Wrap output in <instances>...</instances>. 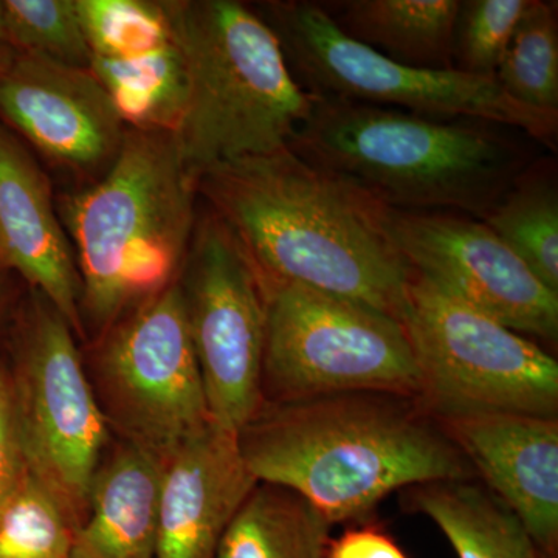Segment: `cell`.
I'll return each mask as SVG.
<instances>
[{
  "label": "cell",
  "instance_id": "cell-1",
  "mask_svg": "<svg viewBox=\"0 0 558 558\" xmlns=\"http://www.w3.org/2000/svg\"><path fill=\"white\" fill-rule=\"evenodd\" d=\"M263 284H300L400 322L411 271L384 208L290 148L223 165L197 180Z\"/></svg>",
  "mask_w": 558,
  "mask_h": 558
},
{
  "label": "cell",
  "instance_id": "cell-2",
  "mask_svg": "<svg viewBox=\"0 0 558 558\" xmlns=\"http://www.w3.org/2000/svg\"><path fill=\"white\" fill-rule=\"evenodd\" d=\"M238 447L258 483L295 492L332 526L363 523L400 488L475 476L416 399L385 392L264 402Z\"/></svg>",
  "mask_w": 558,
  "mask_h": 558
},
{
  "label": "cell",
  "instance_id": "cell-3",
  "mask_svg": "<svg viewBox=\"0 0 558 558\" xmlns=\"http://www.w3.org/2000/svg\"><path fill=\"white\" fill-rule=\"evenodd\" d=\"M509 128L317 98L289 148L385 208L483 219L531 154Z\"/></svg>",
  "mask_w": 558,
  "mask_h": 558
},
{
  "label": "cell",
  "instance_id": "cell-4",
  "mask_svg": "<svg viewBox=\"0 0 558 558\" xmlns=\"http://www.w3.org/2000/svg\"><path fill=\"white\" fill-rule=\"evenodd\" d=\"M196 191L172 132L128 130L102 178L61 196L83 322L102 332L179 281L196 229Z\"/></svg>",
  "mask_w": 558,
  "mask_h": 558
},
{
  "label": "cell",
  "instance_id": "cell-5",
  "mask_svg": "<svg viewBox=\"0 0 558 558\" xmlns=\"http://www.w3.org/2000/svg\"><path fill=\"white\" fill-rule=\"evenodd\" d=\"M165 7L185 62V101L172 134L190 174L199 180L289 148L317 97L293 76L274 28L234 0Z\"/></svg>",
  "mask_w": 558,
  "mask_h": 558
},
{
  "label": "cell",
  "instance_id": "cell-6",
  "mask_svg": "<svg viewBox=\"0 0 558 558\" xmlns=\"http://www.w3.org/2000/svg\"><path fill=\"white\" fill-rule=\"evenodd\" d=\"M264 10L293 76L314 97L487 121L556 146L558 113L520 105L495 78L389 60L344 35L319 2H269Z\"/></svg>",
  "mask_w": 558,
  "mask_h": 558
},
{
  "label": "cell",
  "instance_id": "cell-7",
  "mask_svg": "<svg viewBox=\"0 0 558 558\" xmlns=\"http://www.w3.org/2000/svg\"><path fill=\"white\" fill-rule=\"evenodd\" d=\"M400 323L417 366L416 400L429 416H557V360L414 271Z\"/></svg>",
  "mask_w": 558,
  "mask_h": 558
},
{
  "label": "cell",
  "instance_id": "cell-8",
  "mask_svg": "<svg viewBox=\"0 0 558 558\" xmlns=\"http://www.w3.org/2000/svg\"><path fill=\"white\" fill-rule=\"evenodd\" d=\"M264 402L348 392L417 399V366L398 318L306 286L264 284Z\"/></svg>",
  "mask_w": 558,
  "mask_h": 558
},
{
  "label": "cell",
  "instance_id": "cell-9",
  "mask_svg": "<svg viewBox=\"0 0 558 558\" xmlns=\"http://www.w3.org/2000/svg\"><path fill=\"white\" fill-rule=\"evenodd\" d=\"M86 371L109 428L161 461L213 425L180 281L102 330Z\"/></svg>",
  "mask_w": 558,
  "mask_h": 558
},
{
  "label": "cell",
  "instance_id": "cell-10",
  "mask_svg": "<svg viewBox=\"0 0 558 558\" xmlns=\"http://www.w3.org/2000/svg\"><path fill=\"white\" fill-rule=\"evenodd\" d=\"M10 403L28 472L78 531L110 428L75 332L40 295L22 332Z\"/></svg>",
  "mask_w": 558,
  "mask_h": 558
},
{
  "label": "cell",
  "instance_id": "cell-11",
  "mask_svg": "<svg viewBox=\"0 0 558 558\" xmlns=\"http://www.w3.org/2000/svg\"><path fill=\"white\" fill-rule=\"evenodd\" d=\"M179 281L213 425L238 436L264 405L263 278L213 213L194 229Z\"/></svg>",
  "mask_w": 558,
  "mask_h": 558
},
{
  "label": "cell",
  "instance_id": "cell-12",
  "mask_svg": "<svg viewBox=\"0 0 558 558\" xmlns=\"http://www.w3.org/2000/svg\"><path fill=\"white\" fill-rule=\"evenodd\" d=\"M381 222L411 271L521 336L557 340L558 293L483 220L384 208Z\"/></svg>",
  "mask_w": 558,
  "mask_h": 558
},
{
  "label": "cell",
  "instance_id": "cell-13",
  "mask_svg": "<svg viewBox=\"0 0 558 558\" xmlns=\"http://www.w3.org/2000/svg\"><path fill=\"white\" fill-rule=\"evenodd\" d=\"M76 5L89 44V70L124 126L174 132L186 76L165 2L76 0Z\"/></svg>",
  "mask_w": 558,
  "mask_h": 558
},
{
  "label": "cell",
  "instance_id": "cell-14",
  "mask_svg": "<svg viewBox=\"0 0 558 558\" xmlns=\"http://www.w3.org/2000/svg\"><path fill=\"white\" fill-rule=\"evenodd\" d=\"M0 112L39 153L72 170H108L128 131L90 70L17 51L0 76Z\"/></svg>",
  "mask_w": 558,
  "mask_h": 558
},
{
  "label": "cell",
  "instance_id": "cell-15",
  "mask_svg": "<svg viewBox=\"0 0 558 558\" xmlns=\"http://www.w3.org/2000/svg\"><path fill=\"white\" fill-rule=\"evenodd\" d=\"M495 497L534 539L543 558H558V418L475 413L436 418Z\"/></svg>",
  "mask_w": 558,
  "mask_h": 558
},
{
  "label": "cell",
  "instance_id": "cell-16",
  "mask_svg": "<svg viewBox=\"0 0 558 558\" xmlns=\"http://www.w3.org/2000/svg\"><path fill=\"white\" fill-rule=\"evenodd\" d=\"M0 267L49 301L84 337L75 252L54 205L49 175L0 123Z\"/></svg>",
  "mask_w": 558,
  "mask_h": 558
},
{
  "label": "cell",
  "instance_id": "cell-17",
  "mask_svg": "<svg viewBox=\"0 0 558 558\" xmlns=\"http://www.w3.org/2000/svg\"><path fill=\"white\" fill-rule=\"evenodd\" d=\"M258 481L238 436L211 425L163 459L156 558H218L220 542Z\"/></svg>",
  "mask_w": 558,
  "mask_h": 558
},
{
  "label": "cell",
  "instance_id": "cell-18",
  "mask_svg": "<svg viewBox=\"0 0 558 558\" xmlns=\"http://www.w3.org/2000/svg\"><path fill=\"white\" fill-rule=\"evenodd\" d=\"M163 461L121 442L94 476L72 558H156Z\"/></svg>",
  "mask_w": 558,
  "mask_h": 558
},
{
  "label": "cell",
  "instance_id": "cell-19",
  "mask_svg": "<svg viewBox=\"0 0 558 558\" xmlns=\"http://www.w3.org/2000/svg\"><path fill=\"white\" fill-rule=\"evenodd\" d=\"M319 3L344 35L389 60L416 69L453 70L459 0Z\"/></svg>",
  "mask_w": 558,
  "mask_h": 558
},
{
  "label": "cell",
  "instance_id": "cell-20",
  "mask_svg": "<svg viewBox=\"0 0 558 558\" xmlns=\"http://www.w3.org/2000/svg\"><path fill=\"white\" fill-rule=\"evenodd\" d=\"M407 490L405 505L438 526L458 558H543L519 517L472 480Z\"/></svg>",
  "mask_w": 558,
  "mask_h": 558
},
{
  "label": "cell",
  "instance_id": "cell-21",
  "mask_svg": "<svg viewBox=\"0 0 558 558\" xmlns=\"http://www.w3.org/2000/svg\"><path fill=\"white\" fill-rule=\"evenodd\" d=\"M330 527L295 492L258 483L227 527L218 558H326Z\"/></svg>",
  "mask_w": 558,
  "mask_h": 558
},
{
  "label": "cell",
  "instance_id": "cell-22",
  "mask_svg": "<svg viewBox=\"0 0 558 558\" xmlns=\"http://www.w3.org/2000/svg\"><path fill=\"white\" fill-rule=\"evenodd\" d=\"M484 223L546 286L558 293V189L556 165L532 161Z\"/></svg>",
  "mask_w": 558,
  "mask_h": 558
},
{
  "label": "cell",
  "instance_id": "cell-23",
  "mask_svg": "<svg viewBox=\"0 0 558 558\" xmlns=\"http://www.w3.org/2000/svg\"><path fill=\"white\" fill-rule=\"evenodd\" d=\"M557 3L531 0L506 47L495 80L512 100L558 113Z\"/></svg>",
  "mask_w": 558,
  "mask_h": 558
},
{
  "label": "cell",
  "instance_id": "cell-24",
  "mask_svg": "<svg viewBox=\"0 0 558 558\" xmlns=\"http://www.w3.org/2000/svg\"><path fill=\"white\" fill-rule=\"evenodd\" d=\"M7 43L17 53L87 69L90 50L76 0H3Z\"/></svg>",
  "mask_w": 558,
  "mask_h": 558
},
{
  "label": "cell",
  "instance_id": "cell-25",
  "mask_svg": "<svg viewBox=\"0 0 558 558\" xmlns=\"http://www.w3.org/2000/svg\"><path fill=\"white\" fill-rule=\"evenodd\" d=\"M76 529L32 473L0 512V558H72Z\"/></svg>",
  "mask_w": 558,
  "mask_h": 558
},
{
  "label": "cell",
  "instance_id": "cell-26",
  "mask_svg": "<svg viewBox=\"0 0 558 558\" xmlns=\"http://www.w3.org/2000/svg\"><path fill=\"white\" fill-rule=\"evenodd\" d=\"M531 0H462L453 31V69L495 78Z\"/></svg>",
  "mask_w": 558,
  "mask_h": 558
},
{
  "label": "cell",
  "instance_id": "cell-27",
  "mask_svg": "<svg viewBox=\"0 0 558 558\" xmlns=\"http://www.w3.org/2000/svg\"><path fill=\"white\" fill-rule=\"evenodd\" d=\"M326 558H409L396 539L377 524H352L339 537L330 538Z\"/></svg>",
  "mask_w": 558,
  "mask_h": 558
},
{
  "label": "cell",
  "instance_id": "cell-28",
  "mask_svg": "<svg viewBox=\"0 0 558 558\" xmlns=\"http://www.w3.org/2000/svg\"><path fill=\"white\" fill-rule=\"evenodd\" d=\"M11 403L0 410V512L28 475Z\"/></svg>",
  "mask_w": 558,
  "mask_h": 558
},
{
  "label": "cell",
  "instance_id": "cell-29",
  "mask_svg": "<svg viewBox=\"0 0 558 558\" xmlns=\"http://www.w3.org/2000/svg\"><path fill=\"white\" fill-rule=\"evenodd\" d=\"M14 57H16V50L10 44L0 40V76L9 70Z\"/></svg>",
  "mask_w": 558,
  "mask_h": 558
},
{
  "label": "cell",
  "instance_id": "cell-30",
  "mask_svg": "<svg viewBox=\"0 0 558 558\" xmlns=\"http://www.w3.org/2000/svg\"><path fill=\"white\" fill-rule=\"evenodd\" d=\"M10 400V374L0 368V410L9 403Z\"/></svg>",
  "mask_w": 558,
  "mask_h": 558
},
{
  "label": "cell",
  "instance_id": "cell-31",
  "mask_svg": "<svg viewBox=\"0 0 558 558\" xmlns=\"http://www.w3.org/2000/svg\"><path fill=\"white\" fill-rule=\"evenodd\" d=\"M7 270L0 267V323H2L3 314L7 310V282H5Z\"/></svg>",
  "mask_w": 558,
  "mask_h": 558
},
{
  "label": "cell",
  "instance_id": "cell-32",
  "mask_svg": "<svg viewBox=\"0 0 558 558\" xmlns=\"http://www.w3.org/2000/svg\"><path fill=\"white\" fill-rule=\"evenodd\" d=\"M0 40H2V43H7L5 11H3L2 0H0ZM7 44H9V43H7Z\"/></svg>",
  "mask_w": 558,
  "mask_h": 558
}]
</instances>
